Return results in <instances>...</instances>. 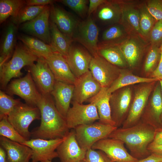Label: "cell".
I'll return each instance as SVG.
<instances>
[{
    "label": "cell",
    "mask_w": 162,
    "mask_h": 162,
    "mask_svg": "<svg viewBox=\"0 0 162 162\" xmlns=\"http://www.w3.org/2000/svg\"><path fill=\"white\" fill-rule=\"evenodd\" d=\"M17 26L11 22L7 26L0 46V67L11 56L15 45Z\"/></svg>",
    "instance_id": "obj_28"
},
{
    "label": "cell",
    "mask_w": 162,
    "mask_h": 162,
    "mask_svg": "<svg viewBox=\"0 0 162 162\" xmlns=\"http://www.w3.org/2000/svg\"><path fill=\"white\" fill-rule=\"evenodd\" d=\"M57 2L70 8L82 19L87 15L89 0H60Z\"/></svg>",
    "instance_id": "obj_39"
},
{
    "label": "cell",
    "mask_w": 162,
    "mask_h": 162,
    "mask_svg": "<svg viewBox=\"0 0 162 162\" xmlns=\"http://www.w3.org/2000/svg\"><path fill=\"white\" fill-rule=\"evenodd\" d=\"M50 20L63 34L73 39L80 21L54 4L50 5Z\"/></svg>",
    "instance_id": "obj_19"
},
{
    "label": "cell",
    "mask_w": 162,
    "mask_h": 162,
    "mask_svg": "<svg viewBox=\"0 0 162 162\" xmlns=\"http://www.w3.org/2000/svg\"><path fill=\"white\" fill-rule=\"evenodd\" d=\"M117 128L99 122L78 126L74 129L76 140L82 149L87 151L97 142L108 138Z\"/></svg>",
    "instance_id": "obj_5"
},
{
    "label": "cell",
    "mask_w": 162,
    "mask_h": 162,
    "mask_svg": "<svg viewBox=\"0 0 162 162\" xmlns=\"http://www.w3.org/2000/svg\"><path fill=\"white\" fill-rule=\"evenodd\" d=\"M61 162H79L84 160L86 151L82 148L76 137L74 129H71L56 149Z\"/></svg>",
    "instance_id": "obj_18"
},
{
    "label": "cell",
    "mask_w": 162,
    "mask_h": 162,
    "mask_svg": "<svg viewBox=\"0 0 162 162\" xmlns=\"http://www.w3.org/2000/svg\"><path fill=\"white\" fill-rule=\"evenodd\" d=\"M18 38L30 52L38 58L46 59L54 52L50 45L37 38L21 34Z\"/></svg>",
    "instance_id": "obj_29"
},
{
    "label": "cell",
    "mask_w": 162,
    "mask_h": 162,
    "mask_svg": "<svg viewBox=\"0 0 162 162\" xmlns=\"http://www.w3.org/2000/svg\"><path fill=\"white\" fill-rule=\"evenodd\" d=\"M161 55L160 48L152 46L147 56L144 66L146 73L153 72L157 67Z\"/></svg>",
    "instance_id": "obj_40"
},
{
    "label": "cell",
    "mask_w": 162,
    "mask_h": 162,
    "mask_svg": "<svg viewBox=\"0 0 162 162\" xmlns=\"http://www.w3.org/2000/svg\"><path fill=\"white\" fill-rule=\"evenodd\" d=\"M159 80L156 78L139 77L129 71L121 70L118 76L108 88V91L112 94L118 89L130 85L141 82L151 83Z\"/></svg>",
    "instance_id": "obj_30"
},
{
    "label": "cell",
    "mask_w": 162,
    "mask_h": 162,
    "mask_svg": "<svg viewBox=\"0 0 162 162\" xmlns=\"http://www.w3.org/2000/svg\"><path fill=\"white\" fill-rule=\"evenodd\" d=\"M0 135L21 144L26 140L15 129L8 120V116L0 118Z\"/></svg>",
    "instance_id": "obj_36"
},
{
    "label": "cell",
    "mask_w": 162,
    "mask_h": 162,
    "mask_svg": "<svg viewBox=\"0 0 162 162\" xmlns=\"http://www.w3.org/2000/svg\"><path fill=\"white\" fill-rule=\"evenodd\" d=\"M41 162H52L51 160H44L41 161Z\"/></svg>",
    "instance_id": "obj_52"
},
{
    "label": "cell",
    "mask_w": 162,
    "mask_h": 162,
    "mask_svg": "<svg viewBox=\"0 0 162 162\" xmlns=\"http://www.w3.org/2000/svg\"><path fill=\"white\" fill-rule=\"evenodd\" d=\"M148 149L151 153H155L162 155V145L155 146L150 144Z\"/></svg>",
    "instance_id": "obj_49"
},
{
    "label": "cell",
    "mask_w": 162,
    "mask_h": 162,
    "mask_svg": "<svg viewBox=\"0 0 162 162\" xmlns=\"http://www.w3.org/2000/svg\"><path fill=\"white\" fill-rule=\"evenodd\" d=\"M38 58L23 44L17 45L11 59L0 67L1 88L6 89L11 79L20 77L22 75L21 70L23 67L31 66Z\"/></svg>",
    "instance_id": "obj_3"
},
{
    "label": "cell",
    "mask_w": 162,
    "mask_h": 162,
    "mask_svg": "<svg viewBox=\"0 0 162 162\" xmlns=\"http://www.w3.org/2000/svg\"><path fill=\"white\" fill-rule=\"evenodd\" d=\"M137 162H162V155L151 153L149 156L139 160Z\"/></svg>",
    "instance_id": "obj_48"
},
{
    "label": "cell",
    "mask_w": 162,
    "mask_h": 162,
    "mask_svg": "<svg viewBox=\"0 0 162 162\" xmlns=\"http://www.w3.org/2000/svg\"><path fill=\"white\" fill-rule=\"evenodd\" d=\"M6 153L5 150L1 146L0 147V162H8L6 158Z\"/></svg>",
    "instance_id": "obj_50"
},
{
    "label": "cell",
    "mask_w": 162,
    "mask_h": 162,
    "mask_svg": "<svg viewBox=\"0 0 162 162\" xmlns=\"http://www.w3.org/2000/svg\"><path fill=\"white\" fill-rule=\"evenodd\" d=\"M29 67L28 71L40 93L50 94L56 80L45 59L38 58L36 63Z\"/></svg>",
    "instance_id": "obj_12"
},
{
    "label": "cell",
    "mask_w": 162,
    "mask_h": 162,
    "mask_svg": "<svg viewBox=\"0 0 162 162\" xmlns=\"http://www.w3.org/2000/svg\"><path fill=\"white\" fill-rule=\"evenodd\" d=\"M131 95L129 87L119 89L111 94L110 100L111 117L117 128L122 125L127 117L131 106Z\"/></svg>",
    "instance_id": "obj_9"
},
{
    "label": "cell",
    "mask_w": 162,
    "mask_h": 162,
    "mask_svg": "<svg viewBox=\"0 0 162 162\" xmlns=\"http://www.w3.org/2000/svg\"><path fill=\"white\" fill-rule=\"evenodd\" d=\"M99 30L94 20L91 16L80 21L73 38L85 47L93 57L98 54Z\"/></svg>",
    "instance_id": "obj_6"
},
{
    "label": "cell",
    "mask_w": 162,
    "mask_h": 162,
    "mask_svg": "<svg viewBox=\"0 0 162 162\" xmlns=\"http://www.w3.org/2000/svg\"><path fill=\"white\" fill-rule=\"evenodd\" d=\"M150 144L155 146L162 145V128L155 129L153 140Z\"/></svg>",
    "instance_id": "obj_47"
},
{
    "label": "cell",
    "mask_w": 162,
    "mask_h": 162,
    "mask_svg": "<svg viewBox=\"0 0 162 162\" xmlns=\"http://www.w3.org/2000/svg\"><path fill=\"white\" fill-rule=\"evenodd\" d=\"M74 88L73 84L56 81L50 94L57 109L65 118L70 107Z\"/></svg>",
    "instance_id": "obj_22"
},
{
    "label": "cell",
    "mask_w": 162,
    "mask_h": 162,
    "mask_svg": "<svg viewBox=\"0 0 162 162\" xmlns=\"http://www.w3.org/2000/svg\"><path fill=\"white\" fill-rule=\"evenodd\" d=\"M26 5V0H0V24L5 21L8 17L16 15L20 10Z\"/></svg>",
    "instance_id": "obj_34"
},
{
    "label": "cell",
    "mask_w": 162,
    "mask_h": 162,
    "mask_svg": "<svg viewBox=\"0 0 162 162\" xmlns=\"http://www.w3.org/2000/svg\"><path fill=\"white\" fill-rule=\"evenodd\" d=\"M125 34L123 27L119 24H114L106 29L102 34L101 41L98 42L99 46L118 44Z\"/></svg>",
    "instance_id": "obj_32"
},
{
    "label": "cell",
    "mask_w": 162,
    "mask_h": 162,
    "mask_svg": "<svg viewBox=\"0 0 162 162\" xmlns=\"http://www.w3.org/2000/svg\"><path fill=\"white\" fill-rule=\"evenodd\" d=\"M21 102L20 99H14L1 90L0 118L8 116L15 106Z\"/></svg>",
    "instance_id": "obj_38"
},
{
    "label": "cell",
    "mask_w": 162,
    "mask_h": 162,
    "mask_svg": "<svg viewBox=\"0 0 162 162\" xmlns=\"http://www.w3.org/2000/svg\"><path fill=\"white\" fill-rule=\"evenodd\" d=\"M45 60L56 81L74 84L76 78L62 55L53 52Z\"/></svg>",
    "instance_id": "obj_20"
},
{
    "label": "cell",
    "mask_w": 162,
    "mask_h": 162,
    "mask_svg": "<svg viewBox=\"0 0 162 162\" xmlns=\"http://www.w3.org/2000/svg\"><path fill=\"white\" fill-rule=\"evenodd\" d=\"M88 4L87 15L88 17L91 16L92 14L96 12L99 7L105 3L106 0H89Z\"/></svg>",
    "instance_id": "obj_44"
},
{
    "label": "cell",
    "mask_w": 162,
    "mask_h": 162,
    "mask_svg": "<svg viewBox=\"0 0 162 162\" xmlns=\"http://www.w3.org/2000/svg\"><path fill=\"white\" fill-rule=\"evenodd\" d=\"M161 55L159 62L157 67L152 72L151 77L152 78L162 80V44L160 46Z\"/></svg>",
    "instance_id": "obj_45"
},
{
    "label": "cell",
    "mask_w": 162,
    "mask_h": 162,
    "mask_svg": "<svg viewBox=\"0 0 162 162\" xmlns=\"http://www.w3.org/2000/svg\"><path fill=\"white\" fill-rule=\"evenodd\" d=\"M8 119L16 131L28 140L32 136L29 127L34 120L40 119V112L37 106L21 102L8 115Z\"/></svg>",
    "instance_id": "obj_4"
},
{
    "label": "cell",
    "mask_w": 162,
    "mask_h": 162,
    "mask_svg": "<svg viewBox=\"0 0 162 162\" xmlns=\"http://www.w3.org/2000/svg\"><path fill=\"white\" fill-rule=\"evenodd\" d=\"M84 160L86 162H112L103 152L92 148L86 151Z\"/></svg>",
    "instance_id": "obj_41"
},
{
    "label": "cell",
    "mask_w": 162,
    "mask_h": 162,
    "mask_svg": "<svg viewBox=\"0 0 162 162\" xmlns=\"http://www.w3.org/2000/svg\"><path fill=\"white\" fill-rule=\"evenodd\" d=\"M6 89L10 95H18L33 106H37L42 96L29 71L24 77L11 81Z\"/></svg>",
    "instance_id": "obj_7"
},
{
    "label": "cell",
    "mask_w": 162,
    "mask_h": 162,
    "mask_svg": "<svg viewBox=\"0 0 162 162\" xmlns=\"http://www.w3.org/2000/svg\"><path fill=\"white\" fill-rule=\"evenodd\" d=\"M71 102L72 106L65 118L69 129H74L78 126L92 123L99 120L97 109L93 103L83 104L74 101Z\"/></svg>",
    "instance_id": "obj_8"
},
{
    "label": "cell",
    "mask_w": 162,
    "mask_h": 162,
    "mask_svg": "<svg viewBox=\"0 0 162 162\" xmlns=\"http://www.w3.org/2000/svg\"><path fill=\"white\" fill-rule=\"evenodd\" d=\"M57 2L54 0H27V6H46L51 5Z\"/></svg>",
    "instance_id": "obj_46"
},
{
    "label": "cell",
    "mask_w": 162,
    "mask_h": 162,
    "mask_svg": "<svg viewBox=\"0 0 162 162\" xmlns=\"http://www.w3.org/2000/svg\"><path fill=\"white\" fill-rule=\"evenodd\" d=\"M89 70L102 87L108 88L118 77L121 71L98 55L92 57Z\"/></svg>",
    "instance_id": "obj_10"
},
{
    "label": "cell",
    "mask_w": 162,
    "mask_h": 162,
    "mask_svg": "<svg viewBox=\"0 0 162 162\" xmlns=\"http://www.w3.org/2000/svg\"><path fill=\"white\" fill-rule=\"evenodd\" d=\"M98 54L118 67H124L128 65L119 44L99 46Z\"/></svg>",
    "instance_id": "obj_31"
},
{
    "label": "cell",
    "mask_w": 162,
    "mask_h": 162,
    "mask_svg": "<svg viewBox=\"0 0 162 162\" xmlns=\"http://www.w3.org/2000/svg\"><path fill=\"white\" fill-rule=\"evenodd\" d=\"M64 139V137L51 140L33 138L26 140L22 144L32 149V162H41L46 160H51L58 157L56 149Z\"/></svg>",
    "instance_id": "obj_11"
},
{
    "label": "cell",
    "mask_w": 162,
    "mask_h": 162,
    "mask_svg": "<svg viewBox=\"0 0 162 162\" xmlns=\"http://www.w3.org/2000/svg\"><path fill=\"white\" fill-rule=\"evenodd\" d=\"M154 130L153 127L140 120L132 126L117 128L108 138L123 141L131 155L140 160L151 154L148 147L153 141Z\"/></svg>",
    "instance_id": "obj_2"
},
{
    "label": "cell",
    "mask_w": 162,
    "mask_h": 162,
    "mask_svg": "<svg viewBox=\"0 0 162 162\" xmlns=\"http://www.w3.org/2000/svg\"><path fill=\"white\" fill-rule=\"evenodd\" d=\"M74 85L72 101L81 104L96 95L102 88L90 70L76 78Z\"/></svg>",
    "instance_id": "obj_15"
},
{
    "label": "cell",
    "mask_w": 162,
    "mask_h": 162,
    "mask_svg": "<svg viewBox=\"0 0 162 162\" xmlns=\"http://www.w3.org/2000/svg\"><path fill=\"white\" fill-rule=\"evenodd\" d=\"M36 106L40 112L41 123L31 132L33 138L51 140L64 138L69 129L65 118L57 109L51 94H42Z\"/></svg>",
    "instance_id": "obj_1"
},
{
    "label": "cell",
    "mask_w": 162,
    "mask_h": 162,
    "mask_svg": "<svg viewBox=\"0 0 162 162\" xmlns=\"http://www.w3.org/2000/svg\"><path fill=\"white\" fill-rule=\"evenodd\" d=\"M46 6L26 5L16 15L10 17L11 22L17 26L30 21L40 14Z\"/></svg>",
    "instance_id": "obj_35"
},
{
    "label": "cell",
    "mask_w": 162,
    "mask_h": 162,
    "mask_svg": "<svg viewBox=\"0 0 162 162\" xmlns=\"http://www.w3.org/2000/svg\"><path fill=\"white\" fill-rule=\"evenodd\" d=\"M162 94L160 83L157 85L152 94L149 108L141 120L154 129L162 128Z\"/></svg>",
    "instance_id": "obj_21"
},
{
    "label": "cell",
    "mask_w": 162,
    "mask_h": 162,
    "mask_svg": "<svg viewBox=\"0 0 162 162\" xmlns=\"http://www.w3.org/2000/svg\"><path fill=\"white\" fill-rule=\"evenodd\" d=\"M108 88L102 87L96 95L87 102L92 103L96 106L99 117V122L115 126V123L112 118L110 103L111 93L108 92Z\"/></svg>",
    "instance_id": "obj_24"
},
{
    "label": "cell",
    "mask_w": 162,
    "mask_h": 162,
    "mask_svg": "<svg viewBox=\"0 0 162 162\" xmlns=\"http://www.w3.org/2000/svg\"><path fill=\"white\" fill-rule=\"evenodd\" d=\"M94 14L96 19L100 22L116 24L121 20L122 5L118 1L106 0L99 7Z\"/></svg>",
    "instance_id": "obj_25"
},
{
    "label": "cell",
    "mask_w": 162,
    "mask_h": 162,
    "mask_svg": "<svg viewBox=\"0 0 162 162\" xmlns=\"http://www.w3.org/2000/svg\"><path fill=\"white\" fill-rule=\"evenodd\" d=\"M79 162H86V161L84 160H83L80 161H79Z\"/></svg>",
    "instance_id": "obj_53"
},
{
    "label": "cell",
    "mask_w": 162,
    "mask_h": 162,
    "mask_svg": "<svg viewBox=\"0 0 162 162\" xmlns=\"http://www.w3.org/2000/svg\"><path fill=\"white\" fill-rule=\"evenodd\" d=\"M149 36L152 46L159 47L162 44V20L156 22Z\"/></svg>",
    "instance_id": "obj_42"
},
{
    "label": "cell",
    "mask_w": 162,
    "mask_h": 162,
    "mask_svg": "<svg viewBox=\"0 0 162 162\" xmlns=\"http://www.w3.org/2000/svg\"><path fill=\"white\" fill-rule=\"evenodd\" d=\"M159 82L160 83V85L161 86V92H162V80H159ZM160 119H161V121L162 122V114L160 117Z\"/></svg>",
    "instance_id": "obj_51"
},
{
    "label": "cell",
    "mask_w": 162,
    "mask_h": 162,
    "mask_svg": "<svg viewBox=\"0 0 162 162\" xmlns=\"http://www.w3.org/2000/svg\"><path fill=\"white\" fill-rule=\"evenodd\" d=\"M50 5H46L42 11L33 19L23 23L24 32L50 45Z\"/></svg>",
    "instance_id": "obj_16"
},
{
    "label": "cell",
    "mask_w": 162,
    "mask_h": 162,
    "mask_svg": "<svg viewBox=\"0 0 162 162\" xmlns=\"http://www.w3.org/2000/svg\"><path fill=\"white\" fill-rule=\"evenodd\" d=\"M93 56L81 45L72 43L67 56L64 57L76 78L89 70L90 64Z\"/></svg>",
    "instance_id": "obj_17"
},
{
    "label": "cell",
    "mask_w": 162,
    "mask_h": 162,
    "mask_svg": "<svg viewBox=\"0 0 162 162\" xmlns=\"http://www.w3.org/2000/svg\"><path fill=\"white\" fill-rule=\"evenodd\" d=\"M145 6L157 21L162 20V0H148Z\"/></svg>",
    "instance_id": "obj_43"
},
{
    "label": "cell",
    "mask_w": 162,
    "mask_h": 162,
    "mask_svg": "<svg viewBox=\"0 0 162 162\" xmlns=\"http://www.w3.org/2000/svg\"><path fill=\"white\" fill-rule=\"evenodd\" d=\"M122 141L107 138L95 143L92 149L105 153L112 162H137L139 160L128 153Z\"/></svg>",
    "instance_id": "obj_13"
},
{
    "label": "cell",
    "mask_w": 162,
    "mask_h": 162,
    "mask_svg": "<svg viewBox=\"0 0 162 162\" xmlns=\"http://www.w3.org/2000/svg\"><path fill=\"white\" fill-rule=\"evenodd\" d=\"M139 10L140 34L146 37L149 36L151 31L157 21L148 11L145 5L141 6Z\"/></svg>",
    "instance_id": "obj_37"
},
{
    "label": "cell",
    "mask_w": 162,
    "mask_h": 162,
    "mask_svg": "<svg viewBox=\"0 0 162 162\" xmlns=\"http://www.w3.org/2000/svg\"><path fill=\"white\" fill-rule=\"evenodd\" d=\"M0 144L6 152L8 162H29L31 159L32 150L26 145L2 136Z\"/></svg>",
    "instance_id": "obj_23"
},
{
    "label": "cell",
    "mask_w": 162,
    "mask_h": 162,
    "mask_svg": "<svg viewBox=\"0 0 162 162\" xmlns=\"http://www.w3.org/2000/svg\"><path fill=\"white\" fill-rule=\"evenodd\" d=\"M139 10L130 5H122L121 21L135 33L140 34Z\"/></svg>",
    "instance_id": "obj_33"
},
{
    "label": "cell",
    "mask_w": 162,
    "mask_h": 162,
    "mask_svg": "<svg viewBox=\"0 0 162 162\" xmlns=\"http://www.w3.org/2000/svg\"><path fill=\"white\" fill-rule=\"evenodd\" d=\"M51 36L50 45L54 52L61 54L64 57L68 55L73 39L62 33L50 20Z\"/></svg>",
    "instance_id": "obj_27"
},
{
    "label": "cell",
    "mask_w": 162,
    "mask_h": 162,
    "mask_svg": "<svg viewBox=\"0 0 162 162\" xmlns=\"http://www.w3.org/2000/svg\"><path fill=\"white\" fill-rule=\"evenodd\" d=\"M154 82L144 85L138 88L135 93L127 117L122 128H126L132 126L140 120L146 107L148 98L153 89Z\"/></svg>",
    "instance_id": "obj_14"
},
{
    "label": "cell",
    "mask_w": 162,
    "mask_h": 162,
    "mask_svg": "<svg viewBox=\"0 0 162 162\" xmlns=\"http://www.w3.org/2000/svg\"><path fill=\"white\" fill-rule=\"evenodd\" d=\"M128 65L135 67L138 62L144 48L143 44L136 38L132 37L119 44Z\"/></svg>",
    "instance_id": "obj_26"
}]
</instances>
